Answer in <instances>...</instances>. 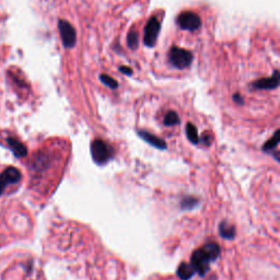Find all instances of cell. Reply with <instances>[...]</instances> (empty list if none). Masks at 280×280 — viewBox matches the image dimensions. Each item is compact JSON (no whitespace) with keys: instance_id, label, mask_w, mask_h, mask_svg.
Here are the masks:
<instances>
[{"instance_id":"cell-1","label":"cell","mask_w":280,"mask_h":280,"mask_svg":"<svg viewBox=\"0 0 280 280\" xmlns=\"http://www.w3.org/2000/svg\"><path fill=\"white\" fill-rule=\"evenodd\" d=\"M91 155L98 165H105L114 158V150L102 139H95L91 143Z\"/></svg>"},{"instance_id":"cell-2","label":"cell","mask_w":280,"mask_h":280,"mask_svg":"<svg viewBox=\"0 0 280 280\" xmlns=\"http://www.w3.org/2000/svg\"><path fill=\"white\" fill-rule=\"evenodd\" d=\"M169 61L174 67L184 69L192 64L193 54L190 51L184 50V48L173 46L169 53Z\"/></svg>"},{"instance_id":"cell-3","label":"cell","mask_w":280,"mask_h":280,"mask_svg":"<svg viewBox=\"0 0 280 280\" xmlns=\"http://www.w3.org/2000/svg\"><path fill=\"white\" fill-rule=\"evenodd\" d=\"M58 31L65 48H72L77 44V31L66 20H58Z\"/></svg>"},{"instance_id":"cell-4","label":"cell","mask_w":280,"mask_h":280,"mask_svg":"<svg viewBox=\"0 0 280 280\" xmlns=\"http://www.w3.org/2000/svg\"><path fill=\"white\" fill-rule=\"evenodd\" d=\"M210 263H211V260L203 249L196 250L191 256V265L195 273H197L201 277H204L209 272Z\"/></svg>"},{"instance_id":"cell-5","label":"cell","mask_w":280,"mask_h":280,"mask_svg":"<svg viewBox=\"0 0 280 280\" xmlns=\"http://www.w3.org/2000/svg\"><path fill=\"white\" fill-rule=\"evenodd\" d=\"M177 25L185 31H197L202 26V20L198 14L192 11H184L177 17Z\"/></svg>"},{"instance_id":"cell-6","label":"cell","mask_w":280,"mask_h":280,"mask_svg":"<svg viewBox=\"0 0 280 280\" xmlns=\"http://www.w3.org/2000/svg\"><path fill=\"white\" fill-rule=\"evenodd\" d=\"M21 180H22V174L19 169L14 168V166H8L6 170H3L2 173L0 174V196L9 185L18 184Z\"/></svg>"},{"instance_id":"cell-7","label":"cell","mask_w":280,"mask_h":280,"mask_svg":"<svg viewBox=\"0 0 280 280\" xmlns=\"http://www.w3.org/2000/svg\"><path fill=\"white\" fill-rule=\"evenodd\" d=\"M161 29V24L159 20L152 17L150 18L147 22L146 28H144V36H143V42L146 46L148 47H153L155 43L158 41V35Z\"/></svg>"},{"instance_id":"cell-8","label":"cell","mask_w":280,"mask_h":280,"mask_svg":"<svg viewBox=\"0 0 280 280\" xmlns=\"http://www.w3.org/2000/svg\"><path fill=\"white\" fill-rule=\"evenodd\" d=\"M253 89L255 90H275L279 87V71L275 70L273 76L265 79H260L252 83Z\"/></svg>"},{"instance_id":"cell-9","label":"cell","mask_w":280,"mask_h":280,"mask_svg":"<svg viewBox=\"0 0 280 280\" xmlns=\"http://www.w3.org/2000/svg\"><path fill=\"white\" fill-rule=\"evenodd\" d=\"M138 136L141 138L143 141H146L150 146L159 149V150H166L168 149V144L164 141L162 138H160L155 135L149 133L147 131H143V129H140V131H137Z\"/></svg>"},{"instance_id":"cell-10","label":"cell","mask_w":280,"mask_h":280,"mask_svg":"<svg viewBox=\"0 0 280 280\" xmlns=\"http://www.w3.org/2000/svg\"><path fill=\"white\" fill-rule=\"evenodd\" d=\"M6 140H7L8 148L11 150V152L13 153L15 158L21 159L28 155V148H26L25 144L21 142L19 139H17L13 136H10Z\"/></svg>"},{"instance_id":"cell-11","label":"cell","mask_w":280,"mask_h":280,"mask_svg":"<svg viewBox=\"0 0 280 280\" xmlns=\"http://www.w3.org/2000/svg\"><path fill=\"white\" fill-rule=\"evenodd\" d=\"M219 234L222 239L230 241L233 240L236 234L235 227L232 224H230L228 221H222L219 224Z\"/></svg>"},{"instance_id":"cell-12","label":"cell","mask_w":280,"mask_h":280,"mask_svg":"<svg viewBox=\"0 0 280 280\" xmlns=\"http://www.w3.org/2000/svg\"><path fill=\"white\" fill-rule=\"evenodd\" d=\"M48 164H50V160H48L47 154L44 153H39L35 157L33 164H32V170L35 173H40V172H43V170H45Z\"/></svg>"},{"instance_id":"cell-13","label":"cell","mask_w":280,"mask_h":280,"mask_svg":"<svg viewBox=\"0 0 280 280\" xmlns=\"http://www.w3.org/2000/svg\"><path fill=\"white\" fill-rule=\"evenodd\" d=\"M194 274H195V271L188 263H181L176 269L177 277L181 280H190L194 276Z\"/></svg>"},{"instance_id":"cell-14","label":"cell","mask_w":280,"mask_h":280,"mask_svg":"<svg viewBox=\"0 0 280 280\" xmlns=\"http://www.w3.org/2000/svg\"><path fill=\"white\" fill-rule=\"evenodd\" d=\"M202 249L206 252V254L209 256L211 262L216 261L217 258H219L220 254H221V249H220V246L217 243H214V242H210V243L205 244Z\"/></svg>"},{"instance_id":"cell-15","label":"cell","mask_w":280,"mask_h":280,"mask_svg":"<svg viewBox=\"0 0 280 280\" xmlns=\"http://www.w3.org/2000/svg\"><path fill=\"white\" fill-rule=\"evenodd\" d=\"M199 205V199L194 196H185L181 199V209L184 211H190V210L195 209Z\"/></svg>"},{"instance_id":"cell-16","label":"cell","mask_w":280,"mask_h":280,"mask_svg":"<svg viewBox=\"0 0 280 280\" xmlns=\"http://www.w3.org/2000/svg\"><path fill=\"white\" fill-rule=\"evenodd\" d=\"M278 143H279V131H276L274 134V136L271 139H268L265 144L262 147V150L264 152L269 153L277 148Z\"/></svg>"},{"instance_id":"cell-17","label":"cell","mask_w":280,"mask_h":280,"mask_svg":"<svg viewBox=\"0 0 280 280\" xmlns=\"http://www.w3.org/2000/svg\"><path fill=\"white\" fill-rule=\"evenodd\" d=\"M185 131H186V136H187L188 140L191 141V143L198 144L199 143V136H198V132H197L196 126L192 123H187Z\"/></svg>"},{"instance_id":"cell-18","label":"cell","mask_w":280,"mask_h":280,"mask_svg":"<svg viewBox=\"0 0 280 280\" xmlns=\"http://www.w3.org/2000/svg\"><path fill=\"white\" fill-rule=\"evenodd\" d=\"M180 123V117L174 111H169L164 116L163 124L165 126H174Z\"/></svg>"},{"instance_id":"cell-19","label":"cell","mask_w":280,"mask_h":280,"mask_svg":"<svg viewBox=\"0 0 280 280\" xmlns=\"http://www.w3.org/2000/svg\"><path fill=\"white\" fill-rule=\"evenodd\" d=\"M127 45L131 50H136L138 47V34L134 29L129 31L127 34Z\"/></svg>"},{"instance_id":"cell-20","label":"cell","mask_w":280,"mask_h":280,"mask_svg":"<svg viewBox=\"0 0 280 280\" xmlns=\"http://www.w3.org/2000/svg\"><path fill=\"white\" fill-rule=\"evenodd\" d=\"M100 80L102 81V83L105 84L106 87H109L110 89L115 90L118 88V82L116 81V80L113 79L110 76H107V74H101Z\"/></svg>"},{"instance_id":"cell-21","label":"cell","mask_w":280,"mask_h":280,"mask_svg":"<svg viewBox=\"0 0 280 280\" xmlns=\"http://www.w3.org/2000/svg\"><path fill=\"white\" fill-rule=\"evenodd\" d=\"M212 135L206 132V133H204L203 134V136L202 138H199V142H202L204 146H206V147H209V146H211V143H212Z\"/></svg>"},{"instance_id":"cell-22","label":"cell","mask_w":280,"mask_h":280,"mask_svg":"<svg viewBox=\"0 0 280 280\" xmlns=\"http://www.w3.org/2000/svg\"><path fill=\"white\" fill-rule=\"evenodd\" d=\"M118 70H120V72L126 74V76H132V74H133L132 68H129L127 66H120V67H118Z\"/></svg>"},{"instance_id":"cell-23","label":"cell","mask_w":280,"mask_h":280,"mask_svg":"<svg viewBox=\"0 0 280 280\" xmlns=\"http://www.w3.org/2000/svg\"><path fill=\"white\" fill-rule=\"evenodd\" d=\"M233 101H234L235 103L238 104V105H243V104H244V100H243V98H242L240 93H235V94L233 95Z\"/></svg>"}]
</instances>
